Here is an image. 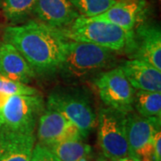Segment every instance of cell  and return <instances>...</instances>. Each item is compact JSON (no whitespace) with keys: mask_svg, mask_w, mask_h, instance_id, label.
<instances>
[{"mask_svg":"<svg viewBox=\"0 0 161 161\" xmlns=\"http://www.w3.org/2000/svg\"><path fill=\"white\" fill-rule=\"evenodd\" d=\"M3 39L20 52L35 75H51L58 71L66 41L58 29L31 20L6 27Z\"/></svg>","mask_w":161,"mask_h":161,"instance_id":"6da1fadb","label":"cell"},{"mask_svg":"<svg viewBox=\"0 0 161 161\" xmlns=\"http://www.w3.org/2000/svg\"><path fill=\"white\" fill-rule=\"evenodd\" d=\"M58 30L65 40L91 43L114 52L125 51L133 36V31L81 15L69 26Z\"/></svg>","mask_w":161,"mask_h":161,"instance_id":"7a4b0ae2","label":"cell"},{"mask_svg":"<svg viewBox=\"0 0 161 161\" xmlns=\"http://www.w3.org/2000/svg\"><path fill=\"white\" fill-rule=\"evenodd\" d=\"M114 53L91 43L66 40L58 72L66 80L84 79L109 66Z\"/></svg>","mask_w":161,"mask_h":161,"instance_id":"3957f363","label":"cell"},{"mask_svg":"<svg viewBox=\"0 0 161 161\" xmlns=\"http://www.w3.org/2000/svg\"><path fill=\"white\" fill-rule=\"evenodd\" d=\"M47 107L57 110L80 131L86 139L97 125V115L86 92L79 89H57L52 92Z\"/></svg>","mask_w":161,"mask_h":161,"instance_id":"277c9868","label":"cell"},{"mask_svg":"<svg viewBox=\"0 0 161 161\" xmlns=\"http://www.w3.org/2000/svg\"><path fill=\"white\" fill-rule=\"evenodd\" d=\"M44 108V100L39 94L9 96L0 112V132L35 134Z\"/></svg>","mask_w":161,"mask_h":161,"instance_id":"5b68a950","label":"cell"},{"mask_svg":"<svg viewBox=\"0 0 161 161\" xmlns=\"http://www.w3.org/2000/svg\"><path fill=\"white\" fill-rule=\"evenodd\" d=\"M98 142L103 156L111 161L132 156L126 135V115L106 107L97 115Z\"/></svg>","mask_w":161,"mask_h":161,"instance_id":"8992f818","label":"cell"},{"mask_svg":"<svg viewBox=\"0 0 161 161\" xmlns=\"http://www.w3.org/2000/svg\"><path fill=\"white\" fill-rule=\"evenodd\" d=\"M98 96L107 107L124 114L133 111L135 90L120 67L105 71L94 79Z\"/></svg>","mask_w":161,"mask_h":161,"instance_id":"52a82bcc","label":"cell"},{"mask_svg":"<svg viewBox=\"0 0 161 161\" xmlns=\"http://www.w3.org/2000/svg\"><path fill=\"white\" fill-rule=\"evenodd\" d=\"M160 118L143 117L133 111L126 115V135L131 154L140 161H153L156 132L160 130Z\"/></svg>","mask_w":161,"mask_h":161,"instance_id":"ba28073f","label":"cell"},{"mask_svg":"<svg viewBox=\"0 0 161 161\" xmlns=\"http://www.w3.org/2000/svg\"><path fill=\"white\" fill-rule=\"evenodd\" d=\"M131 59L150 64L161 71V31L157 24L143 22L133 31L131 42L126 48Z\"/></svg>","mask_w":161,"mask_h":161,"instance_id":"9c48e42d","label":"cell"},{"mask_svg":"<svg viewBox=\"0 0 161 161\" xmlns=\"http://www.w3.org/2000/svg\"><path fill=\"white\" fill-rule=\"evenodd\" d=\"M37 139L46 147L64 141L83 140L77 127L61 113L47 106L38 121Z\"/></svg>","mask_w":161,"mask_h":161,"instance_id":"30bf717a","label":"cell"},{"mask_svg":"<svg viewBox=\"0 0 161 161\" xmlns=\"http://www.w3.org/2000/svg\"><path fill=\"white\" fill-rule=\"evenodd\" d=\"M146 14V0H116L107 11L92 18L109 22L132 31L143 23Z\"/></svg>","mask_w":161,"mask_h":161,"instance_id":"8fae6325","label":"cell"},{"mask_svg":"<svg viewBox=\"0 0 161 161\" xmlns=\"http://www.w3.org/2000/svg\"><path fill=\"white\" fill-rule=\"evenodd\" d=\"M33 14L37 21L55 29H63L80 16L69 0H37Z\"/></svg>","mask_w":161,"mask_h":161,"instance_id":"7c38bea8","label":"cell"},{"mask_svg":"<svg viewBox=\"0 0 161 161\" xmlns=\"http://www.w3.org/2000/svg\"><path fill=\"white\" fill-rule=\"evenodd\" d=\"M120 68L134 90L161 92V71L150 64L130 59Z\"/></svg>","mask_w":161,"mask_h":161,"instance_id":"4fadbf2b","label":"cell"},{"mask_svg":"<svg viewBox=\"0 0 161 161\" xmlns=\"http://www.w3.org/2000/svg\"><path fill=\"white\" fill-rule=\"evenodd\" d=\"M0 75L28 84L36 75L20 52L3 41L0 43Z\"/></svg>","mask_w":161,"mask_h":161,"instance_id":"5bb4252c","label":"cell"},{"mask_svg":"<svg viewBox=\"0 0 161 161\" xmlns=\"http://www.w3.org/2000/svg\"><path fill=\"white\" fill-rule=\"evenodd\" d=\"M35 134L0 132V161H31Z\"/></svg>","mask_w":161,"mask_h":161,"instance_id":"9a60e30c","label":"cell"},{"mask_svg":"<svg viewBox=\"0 0 161 161\" xmlns=\"http://www.w3.org/2000/svg\"><path fill=\"white\" fill-rule=\"evenodd\" d=\"M58 161H91L92 149L83 140H71L47 147Z\"/></svg>","mask_w":161,"mask_h":161,"instance_id":"2e32d148","label":"cell"},{"mask_svg":"<svg viewBox=\"0 0 161 161\" xmlns=\"http://www.w3.org/2000/svg\"><path fill=\"white\" fill-rule=\"evenodd\" d=\"M133 109L143 117L161 119V92L136 91L134 94Z\"/></svg>","mask_w":161,"mask_h":161,"instance_id":"e0dca14e","label":"cell"},{"mask_svg":"<svg viewBox=\"0 0 161 161\" xmlns=\"http://www.w3.org/2000/svg\"><path fill=\"white\" fill-rule=\"evenodd\" d=\"M37 0H1L4 16L14 25L23 23L33 14Z\"/></svg>","mask_w":161,"mask_h":161,"instance_id":"ac0fdd59","label":"cell"},{"mask_svg":"<svg viewBox=\"0 0 161 161\" xmlns=\"http://www.w3.org/2000/svg\"><path fill=\"white\" fill-rule=\"evenodd\" d=\"M81 16L93 17L106 12L116 0H69Z\"/></svg>","mask_w":161,"mask_h":161,"instance_id":"d6986e66","label":"cell"},{"mask_svg":"<svg viewBox=\"0 0 161 161\" xmlns=\"http://www.w3.org/2000/svg\"><path fill=\"white\" fill-rule=\"evenodd\" d=\"M0 92L9 96L12 95H35L38 91L28 84L11 80L3 75H0Z\"/></svg>","mask_w":161,"mask_h":161,"instance_id":"ffe728a7","label":"cell"},{"mask_svg":"<svg viewBox=\"0 0 161 161\" xmlns=\"http://www.w3.org/2000/svg\"><path fill=\"white\" fill-rule=\"evenodd\" d=\"M31 161H58L47 147L40 143H35Z\"/></svg>","mask_w":161,"mask_h":161,"instance_id":"44dd1931","label":"cell"},{"mask_svg":"<svg viewBox=\"0 0 161 161\" xmlns=\"http://www.w3.org/2000/svg\"><path fill=\"white\" fill-rule=\"evenodd\" d=\"M153 161H161V132L160 130L156 132L153 148Z\"/></svg>","mask_w":161,"mask_h":161,"instance_id":"7402d4cb","label":"cell"},{"mask_svg":"<svg viewBox=\"0 0 161 161\" xmlns=\"http://www.w3.org/2000/svg\"><path fill=\"white\" fill-rule=\"evenodd\" d=\"M8 98H9V95H7L6 93H4V92H0V112L4 108V107H5Z\"/></svg>","mask_w":161,"mask_h":161,"instance_id":"603a6c76","label":"cell"},{"mask_svg":"<svg viewBox=\"0 0 161 161\" xmlns=\"http://www.w3.org/2000/svg\"><path fill=\"white\" fill-rule=\"evenodd\" d=\"M114 161H140L138 158H136L135 157L133 156H127V157H125V158H119V159H116V160Z\"/></svg>","mask_w":161,"mask_h":161,"instance_id":"cb8c5ba5","label":"cell"},{"mask_svg":"<svg viewBox=\"0 0 161 161\" xmlns=\"http://www.w3.org/2000/svg\"><path fill=\"white\" fill-rule=\"evenodd\" d=\"M95 161H107V160H106L105 158H98V159H97V160H95Z\"/></svg>","mask_w":161,"mask_h":161,"instance_id":"d4e9b609","label":"cell"},{"mask_svg":"<svg viewBox=\"0 0 161 161\" xmlns=\"http://www.w3.org/2000/svg\"><path fill=\"white\" fill-rule=\"evenodd\" d=\"M0 1H1V0H0Z\"/></svg>","mask_w":161,"mask_h":161,"instance_id":"484cf974","label":"cell"}]
</instances>
